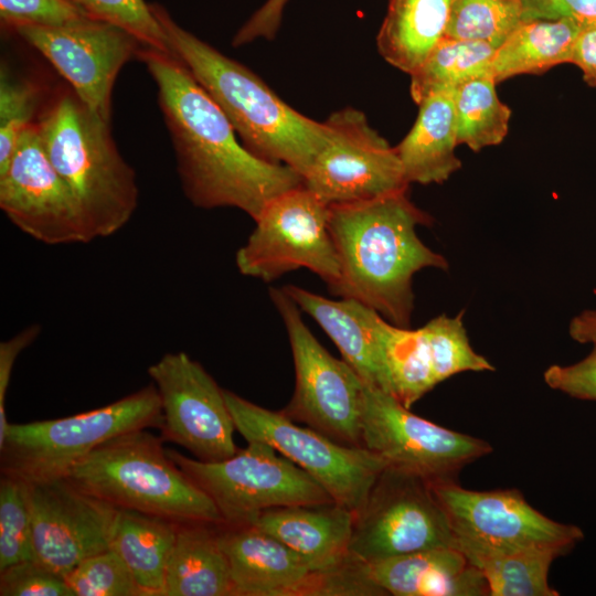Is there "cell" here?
Instances as JSON below:
<instances>
[{
  "mask_svg": "<svg viewBox=\"0 0 596 596\" xmlns=\"http://www.w3.org/2000/svg\"><path fill=\"white\" fill-rule=\"evenodd\" d=\"M184 194L201 209L236 207L254 221L277 195L304 184L295 169L252 153L217 104L174 55L143 46Z\"/></svg>",
  "mask_w": 596,
  "mask_h": 596,
  "instance_id": "cell-1",
  "label": "cell"
},
{
  "mask_svg": "<svg viewBox=\"0 0 596 596\" xmlns=\"http://www.w3.org/2000/svg\"><path fill=\"white\" fill-rule=\"evenodd\" d=\"M406 191L330 205L329 226L340 277L329 291L358 300L389 322L408 328L414 275L428 267L447 269L448 262L418 237L416 227L429 225L432 217Z\"/></svg>",
  "mask_w": 596,
  "mask_h": 596,
  "instance_id": "cell-2",
  "label": "cell"
},
{
  "mask_svg": "<svg viewBox=\"0 0 596 596\" xmlns=\"http://www.w3.org/2000/svg\"><path fill=\"white\" fill-rule=\"evenodd\" d=\"M168 46L226 116L243 145L255 156L286 164L306 175L330 138L326 121L313 120L279 98L245 65L178 24L151 2Z\"/></svg>",
  "mask_w": 596,
  "mask_h": 596,
  "instance_id": "cell-3",
  "label": "cell"
},
{
  "mask_svg": "<svg viewBox=\"0 0 596 596\" xmlns=\"http://www.w3.org/2000/svg\"><path fill=\"white\" fill-rule=\"evenodd\" d=\"M35 124L43 149L77 199L93 240L121 230L137 209L139 189L134 169L113 139L110 123L68 85L43 104Z\"/></svg>",
  "mask_w": 596,
  "mask_h": 596,
  "instance_id": "cell-4",
  "label": "cell"
},
{
  "mask_svg": "<svg viewBox=\"0 0 596 596\" xmlns=\"http://www.w3.org/2000/svg\"><path fill=\"white\" fill-rule=\"evenodd\" d=\"M147 429L109 438L78 460L66 478L119 509L178 523H224L210 497L168 455L162 438Z\"/></svg>",
  "mask_w": 596,
  "mask_h": 596,
  "instance_id": "cell-5",
  "label": "cell"
},
{
  "mask_svg": "<svg viewBox=\"0 0 596 596\" xmlns=\"http://www.w3.org/2000/svg\"><path fill=\"white\" fill-rule=\"evenodd\" d=\"M162 424L153 383L103 407L72 416L10 424L0 445L1 475L29 485L65 478L71 468L109 438Z\"/></svg>",
  "mask_w": 596,
  "mask_h": 596,
  "instance_id": "cell-6",
  "label": "cell"
},
{
  "mask_svg": "<svg viewBox=\"0 0 596 596\" xmlns=\"http://www.w3.org/2000/svg\"><path fill=\"white\" fill-rule=\"evenodd\" d=\"M210 497L225 524H249L265 510L334 503L327 490L295 462L260 440L223 460L201 461L167 449Z\"/></svg>",
  "mask_w": 596,
  "mask_h": 596,
  "instance_id": "cell-7",
  "label": "cell"
},
{
  "mask_svg": "<svg viewBox=\"0 0 596 596\" xmlns=\"http://www.w3.org/2000/svg\"><path fill=\"white\" fill-rule=\"evenodd\" d=\"M269 296L287 330L295 366V391L283 412L339 444L363 447L364 382L320 344L283 287H272Z\"/></svg>",
  "mask_w": 596,
  "mask_h": 596,
  "instance_id": "cell-8",
  "label": "cell"
},
{
  "mask_svg": "<svg viewBox=\"0 0 596 596\" xmlns=\"http://www.w3.org/2000/svg\"><path fill=\"white\" fill-rule=\"evenodd\" d=\"M236 432L247 441L260 440L316 479L334 503L355 514L363 507L386 461L365 447L339 444L302 427L283 411L274 412L224 390Z\"/></svg>",
  "mask_w": 596,
  "mask_h": 596,
  "instance_id": "cell-9",
  "label": "cell"
},
{
  "mask_svg": "<svg viewBox=\"0 0 596 596\" xmlns=\"http://www.w3.org/2000/svg\"><path fill=\"white\" fill-rule=\"evenodd\" d=\"M435 547L457 543L430 481L387 466L355 514L350 554L372 564Z\"/></svg>",
  "mask_w": 596,
  "mask_h": 596,
  "instance_id": "cell-10",
  "label": "cell"
},
{
  "mask_svg": "<svg viewBox=\"0 0 596 596\" xmlns=\"http://www.w3.org/2000/svg\"><path fill=\"white\" fill-rule=\"evenodd\" d=\"M329 219L330 205L304 184L277 195L236 252L237 269L244 276L273 281L307 268L332 287L340 277V264Z\"/></svg>",
  "mask_w": 596,
  "mask_h": 596,
  "instance_id": "cell-11",
  "label": "cell"
},
{
  "mask_svg": "<svg viewBox=\"0 0 596 596\" xmlns=\"http://www.w3.org/2000/svg\"><path fill=\"white\" fill-rule=\"evenodd\" d=\"M361 432L363 447L387 466L430 482L455 479L464 466L492 451L487 441L422 418L391 393L366 384Z\"/></svg>",
  "mask_w": 596,
  "mask_h": 596,
  "instance_id": "cell-12",
  "label": "cell"
},
{
  "mask_svg": "<svg viewBox=\"0 0 596 596\" xmlns=\"http://www.w3.org/2000/svg\"><path fill=\"white\" fill-rule=\"evenodd\" d=\"M430 483L462 553L536 545L572 549L584 538L578 526L560 523L534 509L517 489L473 491L455 479Z\"/></svg>",
  "mask_w": 596,
  "mask_h": 596,
  "instance_id": "cell-13",
  "label": "cell"
},
{
  "mask_svg": "<svg viewBox=\"0 0 596 596\" xmlns=\"http://www.w3.org/2000/svg\"><path fill=\"white\" fill-rule=\"evenodd\" d=\"M159 393L163 441L189 450L198 460L219 461L237 451L236 430L224 389L185 352H169L148 368Z\"/></svg>",
  "mask_w": 596,
  "mask_h": 596,
  "instance_id": "cell-14",
  "label": "cell"
},
{
  "mask_svg": "<svg viewBox=\"0 0 596 596\" xmlns=\"http://www.w3.org/2000/svg\"><path fill=\"white\" fill-rule=\"evenodd\" d=\"M330 138L304 177V185L327 204H343L407 190L395 147L354 108L326 120Z\"/></svg>",
  "mask_w": 596,
  "mask_h": 596,
  "instance_id": "cell-15",
  "label": "cell"
},
{
  "mask_svg": "<svg viewBox=\"0 0 596 596\" xmlns=\"http://www.w3.org/2000/svg\"><path fill=\"white\" fill-rule=\"evenodd\" d=\"M0 209L20 231L44 244L93 241L77 199L43 149L35 123L23 131L0 172Z\"/></svg>",
  "mask_w": 596,
  "mask_h": 596,
  "instance_id": "cell-16",
  "label": "cell"
},
{
  "mask_svg": "<svg viewBox=\"0 0 596 596\" xmlns=\"http://www.w3.org/2000/svg\"><path fill=\"white\" fill-rule=\"evenodd\" d=\"M12 31L57 70L86 106L110 123L116 77L145 46L139 39L92 17L61 26L20 25Z\"/></svg>",
  "mask_w": 596,
  "mask_h": 596,
  "instance_id": "cell-17",
  "label": "cell"
},
{
  "mask_svg": "<svg viewBox=\"0 0 596 596\" xmlns=\"http://www.w3.org/2000/svg\"><path fill=\"white\" fill-rule=\"evenodd\" d=\"M29 491L35 561L64 577L85 558L109 549L118 508L66 477L29 485Z\"/></svg>",
  "mask_w": 596,
  "mask_h": 596,
  "instance_id": "cell-18",
  "label": "cell"
},
{
  "mask_svg": "<svg viewBox=\"0 0 596 596\" xmlns=\"http://www.w3.org/2000/svg\"><path fill=\"white\" fill-rule=\"evenodd\" d=\"M234 596L311 595L317 572L287 545L252 524H219Z\"/></svg>",
  "mask_w": 596,
  "mask_h": 596,
  "instance_id": "cell-19",
  "label": "cell"
},
{
  "mask_svg": "<svg viewBox=\"0 0 596 596\" xmlns=\"http://www.w3.org/2000/svg\"><path fill=\"white\" fill-rule=\"evenodd\" d=\"M283 289L317 321L364 384L391 393L377 330L379 312L351 298L328 299L295 285Z\"/></svg>",
  "mask_w": 596,
  "mask_h": 596,
  "instance_id": "cell-20",
  "label": "cell"
},
{
  "mask_svg": "<svg viewBox=\"0 0 596 596\" xmlns=\"http://www.w3.org/2000/svg\"><path fill=\"white\" fill-rule=\"evenodd\" d=\"M368 570L384 595H489L480 571L457 547L423 550L368 564Z\"/></svg>",
  "mask_w": 596,
  "mask_h": 596,
  "instance_id": "cell-21",
  "label": "cell"
},
{
  "mask_svg": "<svg viewBox=\"0 0 596 596\" xmlns=\"http://www.w3.org/2000/svg\"><path fill=\"white\" fill-rule=\"evenodd\" d=\"M355 513L340 504L289 505L259 513L249 524L299 554L313 571H328L349 556Z\"/></svg>",
  "mask_w": 596,
  "mask_h": 596,
  "instance_id": "cell-22",
  "label": "cell"
},
{
  "mask_svg": "<svg viewBox=\"0 0 596 596\" xmlns=\"http://www.w3.org/2000/svg\"><path fill=\"white\" fill-rule=\"evenodd\" d=\"M417 105L415 124L395 150L408 184L443 183L461 167L454 92L430 94Z\"/></svg>",
  "mask_w": 596,
  "mask_h": 596,
  "instance_id": "cell-23",
  "label": "cell"
},
{
  "mask_svg": "<svg viewBox=\"0 0 596 596\" xmlns=\"http://www.w3.org/2000/svg\"><path fill=\"white\" fill-rule=\"evenodd\" d=\"M219 524L179 523L162 596H234Z\"/></svg>",
  "mask_w": 596,
  "mask_h": 596,
  "instance_id": "cell-24",
  "label": "cell"
},
{
  "mask_svg": "<svg viewBox=\"0 0 596 596\" xmlns=\"http://www.w3.org/2000/svg\"><path fill=\"white\" fill-rule=\"evenodd\" d=\"M453 0H390L376 36L382 57L413 74L446 36Z\"/></svg>",
  "mask_w": 596,
  "mask_h": 596,
  "instance_id": "cell-25",
  "label": "cell"
},
{
  "mask_svg": "<svg viewBox=\"0 0 596 596\" xmlns=\"http://www.w3.org/2000/svg\"><path fill=\"white\" fill-rule=\"evenodd\" d=\"M178 528V522L118 508L109 549L124 560L146 596H162Z\"/></svg>",
  "mask_w": 596,
  "mask_h": 596,
  "instance_id": "cell-26",
  "label": "cell"
},
{
  "mask_svg": "<svg viewBox=\"0 0 596 596\" xmlns=\"http://www.w3.org/2000/svg\"><path fill=\"white\" fill-rule=\"evenodd\" d=\"M584 28L567 20L522 21L496 50L491 75L499 83L521 74H539L571 63L577 36Z\"/></svg>",
  "mask_w": 596,
  "mask_h": 596,
  "instance_id": "cell-27",
  "label": "cell"
},
{
  "mask_svg": "<svg viewBox=\"0 0 596 596\" xmlns=\"http://www.w3.org/2000/svg\"><path fill=\"white\" fill-rule=\"evenodd\" d=\"M571 549L536 545L464 553L485 577L490 596H557L547 576L553 561Z\"/></svg>",
  "mask_w": 596,
  "mask_h": 596,
  "instance_id": "cell-28",
  "label": "cell"
},
{
  "mask_svg": "<svg viewBox=\"0 0 596 596\" xmlns=\"http://www.w3.org/2000/svg\"><path fill=\"white\" fill-rule=\"evenodd\" d=\"M493 46L445 36L426 61L411 74V95L416 104L438 92H455L475 78L491 75Z\"/></svg>",
  "mask_w": 596,
  "mask_h": 596,
  "instance_id": "cell-29",
  "label": "cell"
},
{
  "mask_svg": "<svg viewBox=\"0 0 596 596\" xmlns=\"http://www.w3.org/2000/svg\"><path fill=\"white\" fill-rule=\"evenodd\" d=\"M377 330L391 394L409 408L437 385L426 340L421 328L398 327L383 317Z\"/></svg>",
  "mask_w": 596,
  "mask_h": 596,
  "instance_id": "cell-30",
  "label": "cell"
},
{
  "mask_svg": "<svg viewBox=\"0 0 596 596\" xmlns=\"http://www.w3.org/2000/svg\"><path fill=\"white\" fill-rule=\"evenodd\" d=\"M496 85L488 75L467 82L454 92L458 145L479 151L503 141L511 109L499 99Z\"/></svg>",
  "mask_w": 596,
  "mask_h": 596,
  "instance_id": "cell-31",
  "label": "cell"
},
{
  "mask_svg": "<svg viewBox=\"0 0 596 596\" xmlns=\"http://www.w3.org/2000/svg\"><path fill=\"white\" fill-rule=\"evenodd\" d=\"M521 22V0H453L446 36L498 49Z\"/></svg>",
  "mask_w": 596,
  "mask_h": 596,
  "instance_id": "cell-32",
  "label": "cell"
},
{
  "mask_svg": "<svg viewBox=\"0 0 596 596\" xmlns=\"http://www.w3.org/2000/svg\"><path fill=\"white\" fill-rule=\"evenodd\" d=\"M421 330L429 350L437 384L457 373L494 370V366L470 345L462 323V312L455 317L437 316L421 327Z\"/></svg>",
  "mask_w": 596,
  "mask_h": 596,
  "instance_id": "cell-33",
  "label": "cell"
},
{
  "mask_svg": "<svg viewBox=\"0 0 596 596\" xmlns=\"http://www.w3.org/2000/svg\"><path fill=\"white\" fill-rule=\"evenodd\" d=\"M42 86L28 77L12 75L2 64L0 71V172L8 167L17 143L43 107Z\"/></svg>",
  "mask_w": 596,
  "mask_h": 596,
  "instance_id": "cell-34",
  "label": "cell"
},
{
  "mask_svg": "<svg viewBox=\"0 0 596 596\" xmlns=\"http://www.w3.org/2000/svg\"><path fill=\"white\" fill-rule=\"evenodd\" d=\"M29 560H35L29 485L1 475L0 571Z\"/></svg>",
  "mask_w": 596,
  "mask_h": 596,
  "instance_id": "cell-35",
  "label": "cell"
},
{
  "mask_svg": "<svg viewBox=\"0 0 596 596\" xmlns=\"http://www.w3.org/2000/svg\"><path fill=\"white\" fill-rule=\"evenodd\" d=\"M64 579L74 596H146L113 549L85 558Z\"/></svg>",
  "mask_w": 596,
  "mask_h": 596,
  "instance_id": "cell-36",
  "label": "cell"
},
{
  "mask_svg": "<svg viewBox=\"0 0 596 596\" xmlns=\"http://www.w3.org/2000/svg\"><path fill=\"white\" fill-rule=\"evenodd\" d=\"M88 17L117 24L147 47L172 54L166 34L146 0H66Z\"/></svg>",
  "mask_w": 596,
  "mask_h": 596,
  "instance_id": "cell-37",
  "label": "cell"
},
{
  "mask_svg": "<svg viewBox=\"0 0 596 596\" xmlns=\"http://www.w3.org/2000/svg\"><path fill=\"white\" fill-rule=\"evenodd\" d=\"M88 17L66 0H0V20L6 29L20 25L61 26Z\"/></svg>",
  "mask_w": 596,
  "mask_h": 596,
  "instance_id": "cell-38",
  "label": "cell"
},
{
  "mask_svg": "<svg viewBox=\"0 0 596 596\" xmlns=\"http://www.w3.org/2000/svg\"><path fill=\"white\" fill-rule=\"evenodd\" d=\"M1 596H74L63 576L35 560L0 571Z\"/></svg>",
  "mask_w": 596,
  "mask_h": 596,
  "instance_id": "cell-39",
  "label": "cell"
},
{
  "mask_svg": "<svg viewBox=\"0 0 596 596\" xmlns=\"http://www.w3.org/2000/svg\"><path fill=\"white\" fill-rule=\"evenodd\" d=\"M544 381L551 389L572 397L596 401V344L586 358L574 364L547 368Z\"/></svg>",
  "mask_w": 596,
  "mask_h": 596,
  "instance_id": "cell-40",
  "label": "cell"
},
{
  "mask_svg": "<svg viewBox=\"0 0 596 596\" xmlns=\"http://www.w3.org/2000/svg\"><path fill=\"white\" fill-rule=\"evenodd\" d=\"M522 21L567 19L596 28V0H521Z\"/></svg>",
  "mask_w": 596,
  "mask_h": 596,
  "instance_id": "cell-41",
  "label": "cell"
},
{
  "mask_svg": "<svg viewBox=\"0 0 596 596\" xmlns=\"http://www.w3.org/2000/svg\"><path fill=\"white\" fill-rule=\"evenodd\" d=\"M39 333V326H30L0 343V444L3 443L10 425L6 413V395L14 362L18 355L35 340Z\"/></svg>",
  "mask_w": 596,
  "mask_h": 596,
  "instance_id": "cell-42",
  "label": "cell"
},
{
  "mask_svg": "<svg viewBox=\"0 0 596 596\" xmlns=\"http://www.w3.org/2000/svg\"><path fill=\"white\" fill-rule=\"evenodd\" d=\"M289 0H266L240 28L232 40L233 46H241L257 39L272 40L280 25L284 9Z\"/></svg>",
  "mask_w": 596,
  "mask_h": 596,
  "instance_id": "cell-43",
  "label": "cell"
},
{
  "mask_svg": "<svg viewBox=\"0 0 596 596\" xmlns=\"http://www.w3.org/2000/svg\"><path fill=\"white\" fill-rule=\"evenodd\" d=\"M571 63L583 73L584 81L596 87V28L583 29L576 39Z\"/></svg>",
  "mask_w": 596,
  "mask_h": 596,
  "instance_id": "cell-44",
  "label": "cell"
},
{
  "mask_svg": "<svg viewBox=\"0 0 596 596\" xmlns=\"http://www.w3.org/2000/svg\"><path fill=\"white\" fill-rule=\"evenodd\" d=\"M572 339L579 343L596 344V309L584 310L575 316L568 328Z\"/></svg>",
  "mask_w": 596,
  "mask_h": 596,
  "instance_id": "cell-45",
  "label": "cell"
}]
</instances>
